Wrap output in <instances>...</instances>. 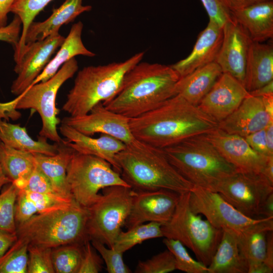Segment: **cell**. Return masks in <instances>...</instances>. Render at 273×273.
I'll use <instances>...</instances> for the list:
<instances>
[{
    "instance_id": "6da1fadb",
    "label": "cell",
    "mask_w": 273,
    "mask_h": 273,
    "mask_svg": "<svg viewBox=\"0 0 273 273\" xmlns=\"http://www.w3.org/2000/svg\"><path fill=\"white\" fill-rule=\"evenodd\" d=\"M218 123L176 95L153 109L129 119L134 138L151 146L163 149L193 136L206 134Z\"/></svg>"
},
{
    "instance_id": "7a4b0ae2",
    "label": "cell",
    "mask_w": 273,
    "mask_h": 273,
    "mask_svg": "<svg viewBox=\"0 0 273 273\" xmlns=\"http://www.w3.org/2000/svg\"><path fill=\"white\" fill-rule=\"evenodd\" d=\"M179 78L171 66L140 62L125 74L117 95L103 104L129 118L136 117L175 96Z\"/></svg>"
},
{
    "instance_id": "3957f363",
    "label": "cell",
    "mask_w": 273,
    "mask_h": 273,
    "mask_svg": "<svg viewBox=\"0 0 273 273\" xmlns=\"http://www.w3.org/2000/svg\"><path fill=\"white\" fill-rule=\"evenodd\" d=\"M123 179L134 191L166 189L179 194L194 185L172 165L162 149L135 139L116 156Z\"/></svg>"
},
{
    "instance_id": "277c9868",
    "label": "cell",
    "mask_w": 273,
    "mask_h": 273,
    "mask_svg": "<svg viewBox=\"0 0 273 273\" xmlns=\"http://www.w3.org/2000/svg\"><path fill=\"white\" fill-rule=\"evenodd\" d=\"M162 149L172 165L194 186L214 191L220 183L238 171L205 134Z\"/></svg>"
},
{
    "instance_id": "5b68a950",
    "label": "cell",
    "mask_w": 273,
    "mask_h": 273,
    "mask_svg": "<svg viewBox=\"0 0 273 273\" xmlns=\"http://www.w3.org/2000/svg\"><path fill=\"white\" fill-rule=\"evenodd\" d=\"M140 52L118 63L85 67L77 73L62 109L71 116L87 114L97 104L112 100L120 90L125 74L140 62Z\"/></svg>"
},
{
    "instance_id": "8992f818",
    "label": "cell",
    "mask_w": 273,
    "mask_h": 273,
    "mask_svg": "<svg viewBox=\"0 0 273 273\" xmlns=\"http://www.w3.org/2000/svg\"><path fill=\"white\" fill-rule=\"evenodd\" d=\"M88 210L76 201L70 206L38 213L17 226L18 238L29 244L53 248L70 244H83L87 234Z\"/></svg>"
},
{
    "instance_id": "52a82bcc",
    "label": "cell",
    "mask_w": 273,
    "mask_h": 273,
    "mask_svg": "<svg viewBox=\"0 0 273 273\" xmlns=\"http://www.w3.org/2000/svg\"><path fill=\"white\" fill-rule=\"evenodd\" d=\"M190 192L180 194L170 219L161 225L163 237L177 240L189 248L197 259L208 266L221 240L223 231L213 226L189 204Z\"/></svg>"
},
{
    "instance_id": "ba28073f",
    "label": "cell",
    "mask_w": 273,
    "mask_h": 273,
    "mask_svg": "<svg viewBox=\"0 0 273 273\" xmlns=\"http://www.w3.org/2000/svg\"><path fill=\"white\" fill-rule=\"evenodd\" d=\"M66 175L73 198L86 208L98 200L101 190L113 186L130 187L107 161L75 151L67 165Z\"/></svg>"
},
{
    "instance_id": "9c48e42d",
    "label": "cell",
    "mask_w": 273,
    "mask_h": 273,
    "mask_svg": "<svg viewBox=\"0 0 273 273\" xmlns=\"http://www.w3.org/2000/svg\"><path fill=\"white\" fill-rule=\"evenodd\" d=\"M98 200L87 208L89 240L113 248L131 210L134 191L129 187L105 188Z\"/></svg>"
},
{
    "instance_id": "30bf717a",
    "label": "cell",
    "mask_w": 273,
    "mask_h": 273,
    "mask_svg": "<svg viewBox=\"0 0 273 273\" xmlns=\"http://www.w3.org/2000/svg\"><path fill=\"white\" fill-rule=\"evenodd\" d=\"M78 68L77 62L73 58L64 63L49 79L30 86L17 96L16 109H31L39 114L42 122L39 133L40 138L57 143L63 141L57 130L60 120L57 117L59 111L56 106V96L60 87L73 76Z\"/></svg>"
},
{
    "instance_id": "8fae6325",
    "label": "cell",
    "mask_w": 273,
    "mask_h": 273,
    "mask_svg": "<svg viewBox=\"0 0 273 273\" xmlns=\"http://www.w3.org/2000/svg\"><path fill=\"white\" fill-rule=\"evenodd\" d=\"M192 210L204 215L215 228L240 235L258 230L273 231V217H249L236 209L214 191L194 186L190 192Z\"/></svg>"
},
{
    "instance_id": "7c38bea8",
    "label": "cell",
    "mask_w": 273,
    "mask_h": 273,
    "mask_svg": "<svg viewBox=\"0 0 273 273\" xmlns=\"http://www.w3.org/2000/svg\"><path fill=\"white\" fill-rule=\"evenodd\" d=\"M214 191L244 215L255 218L273 183L263 174L238 171L220 183Z\"/></svg>"
},
{
    "instance_id": "4fadbf2b",
    "label": "cell",
    "mask_w": 273,
    "mask_h": 273,
    "mask_svg": "<svg viewBox=\"0 0 273 273\" xmlns=\"http://www.w3.org/2000/svg\"><path fill=\"white\" fill-rule=\"evenodd\" d=\"M129 118L106 108L102 103L95 105L86 114L65 117L61 123L80 132L93 135L101 133L113 136L128 145L135 139L131 133Z\"/></svg>"
},
{
    "instance_id": "5bb4252c",
    "label": "cell",
    "mask_w": 273,
    "mask_h": 273,
    "mask_svg": "<svg viewBox=\"0 0 273 273\" xmlns=\"http://www.w3.org/2000/svg\"><path fill=\"white\" fill-rule=\"evenodd\" d=\"M179 196L166 189L134 191L130 212L124 225L128 230L145 222L167 223L174 212Z\"/></svg>"
},
{
    "instance_id": "9a60e30c",
    "label": "cell",
    "mask_w": 273,
    "mask_h": 273,
    "mask_svg": "<svg viewBox=\"0 0 273 273\" xmlns=\"http://www.w3.org/2000/svg\"><path fill=\"white\" fill-rule=\"evenodd\" d=\"M64 39V36L59 32H56L43 39L26 44L22 58L16 63L14 69L17 77L11 87L13 94L18 96L32 84Z\"/></svg>"
},
{
    "instance_id": "2e32d148",
    "label": "cell",
    "mask_w": 273,
    "mask_h": 273,
    "mask_svg": "<svg viewBox=\"0 0 273 273\" xmlns=\"http://www.w3.org/2000/svg\"><path fill=\"white\" fill-rule=\"evenodd\" d=\"M220 155L238 171L263 174L269 158L253 150L244 137L218 127L205 134Z\"/></svg>"
},
{
    "instance_id": "e0dca14e",
    "label": "cell",
    "mask_w": 273,
    "mask_h": 273,
    "mask_svg": "<svg viewBox=\"0 0 273 273\" xmlns=\"http://www.w3.org/2000/svg\"><path fill=\"white\" fill-rule=\"evenodd\" d=\"M223 39L215 61L226 73L244 85L247 60L251 40L247 31L232 20L222 27Z\"/></svg>"
},
{
    "instance_id": "ac0fdd59",
    "label": "cell",
    "mask_w": 273,
    "mask_h": 273,
    "mask_svg": "<svg viewBox=\"0 0 273 273\" xmlns=\"http://www.w3.org/2000/svg\"><path fill=\"white\" fill-rule=\"evenodd\" d=\"M249 95L239 80L222 73L197 106L218 123L232 114Z\"/></svg>"
},
{
    "instance_id": "d6986e66",
    "label": "cell",
    "mask_w": 273,
    "mask_h": 273,
    "mask_svg": "<svg viewBox=\"0 0 273 273\" xmlns=\"http://www.w3.org/2000/svg\"><path fill=\"white\" fill-rule=\"evenodd\" d=\"M272 121L273 116L265 109L261 97L249 95L217 127L228 133L245 137L265 128Z\"/></svg>"
},
{
    "instance_id": "ffe728a7",
    "label": "cell",
    "mask_w": 273,
    "mask_h": 273,
    "mask_svg": "<svg viewBox=\"0 0 273 273\" xmlns=\"http://www.w3.org/2000/svg\"><path fill=\"white\" fill-rule=\"evenodd\" d=\"M59 131L65 137V143L75 152L101 158L108 162L120 174L116 156L125 148L123 142L106 134H101L100 137L94 138L62 123Z\"/></svg>"
},
{
    "instance_id": "44dd1931",
    "label": "cell",
    "mask_w": 273,
    "mask_h": 273,
    "mask_svg": "<svg viewBox=\"0 0 273 273\" xmlns=\"http://www.w3.org/2000/svg\"><path fill=\"white\" fill-rule=\"evenodd\" d=\"M223 39L222 27L209 20L198 36L191 53L170 65L183 77L195 70L215 62Z\"/></svg>"
},
{
    "instance_id": "7402d4cb",
    "label": "cell",
    "mask_w": 273,
    "mask_h": 273,
    "mask_svg": "<svg viewBox=\"0 0 273 273\" xmlns=\"http://www.w3.org/2000/svg\"><path fill=\"white\" fill-rule=\"evenodd\" d=\"M231 12L232 18L248 33L253 41L263 42L273 37V0Z\"/></svg>"
},
{
    "instance_id": "603a6c76",
    "label": "cell",
    "mask_w": 273,
    "mask_h": 273,
    "mask_svg": "<svg viewBox=\"0 0 273 273\" xmlns=\"http://www.w3.org/2000/svg\"><path fill=\"white\" fill-rule=\"evenodd\" d=\"M92 8L90 6L82 5V0H65L58 8L53 10L46 20L31 23L27 31L25 46L59 32L63 25L73 21L81 14L90 11Z\"/></svg>"
},
{
    "instance_id": "cb8c5ba5",
    "label": "cell",
    "mask_w": 273,
    "mask_h": 273,
    "mask_svg": "<svg viewBox=\"0 0 273 273\" xmlns=\"http://www.w3.org/2000/svg\"><path fill=\"white\" fill-rule=\"evenodd\" d=\"M272 80V45L252 41L247 60L244 87L250 92Z\"/></svg>"
},
{
    "instance_id": "d4e9b609",
    "label": "cell",
    "mask_w": 273,
    "mask_h": 273,
    "mask_svg": "<svg viewBox=\"0 0 273 273\" xmlns=\"http://www.w3.org/2000/svg\"><path fill=\"white\" fill-rule=\"evenodd\" d=\"M222 73L216 62L200 67L179 79L175 86V95H178L197 106Z\"/></svg>"
},
{
    "instance_id": "484cf974",
    "label": "cell",
    "mask_w": 273,
    "mask_h": 273,
    "mask_svg": "<svg viewBox=\"0 0 273 273\" xmlns=\"http://www.w3.org/2000/svg\"><path fill=\"white\" fill-rule=\"evenodd\" d=\"M222 235L208 267V273H247L248 263L240 249L238 235L222 230Z\"/></svg>"
},
{
    "instance_id": "4316f807",
    "label": "cell",
    "mask_w": 273,
    "mask_h": 273,
    "mask_svg": "<svg viewBox=\"0 0 273 273\" xmlns=\"http://www.w3.org/2000/svg\"><path fill=\"white\" fill-rule=\"evenodd\" d=\"M74 151L63 140L58 143V152L54 155L34 153L37 164L49 179L54 190L68 198L73 197L67 180L66 169Z\"/></svg>"
},
{
    "instance_id": "83f0119b",
    "label": "cell",
    "mask_w": 273,
    "mask_h": 273,
    "mask_svg": "<svg viewBox=\"0 0 273 273\" xmlns=\"http://www.w3.org/2000/svg\"><path fill=\"white\" fill-rule=\"evenodd\" d=\"M83 25L81 21L74 23L69 33L60 46L55 57L51 59L42 71L31 85L44 82L53 76L64 63L78 55L94 57L96 54L84 46L81 39ZM30 85V86H31Z\"/></svg>"
},
{
    "instance_id": "f1b7e54d",
    "label": "cell",
    "mask_w": 273,
    "mask_h": 273,
    "mask_svg": "<svg viewBox=\"0 0 273 273\" xmlns=\"http://www.w3.org/2000/svg\"><path fill=\"white\" fill-rule=\"evenodd\" d=\"M46 139H32L26 129L18 124H12L0 119V141L4 144L19 150L54 155L58 152V143L51 144Z\"/></svg>"
},
{
    "instance_id": "f546056e",
    "label": "cell",
    "mask_w": 273,
    "mask_h": 273,
    "mask_svg": "<svg viewBox=\"0 0 273 273\" xmlns=\"http://www.w3.org/2000/svg\"><path fill=\"white\" fill-rule=\"evenodd\" d=\"M0 161L6 175L18 189L36 164L34 153L10 147L1 141Z\"/></svg>"
},
{
    "instance_id": "4dcf8cb0",
    "label": "cell",
    "mask_w": 273,
    "mask_h": 273,
    "mask_svg": "<svg viewBox=\"0 0 273 273\" xmlns=\"http://www.w3.org/2000/svg\"><path fill=\"white\" fill-rule=\"evenodd\" d=\"M53 0H15L10 8L12 12L18 16L22 25V34L17 44L14 47V58L16 63L21 59L25 46L27 29L35 17Z\"/></svg>"
},
{
    "instance_id": "1f68e13d",
    "label": "cell",
    "mask_w": 273,
    "mask_h": 273,
    "mask_svg": "<svg viewBox=\"0 0 273 273\" xmlns=\"http://www.w3.org/2000/svg\"><path fill=\"white\" fill-rule=\"evenodd\" d=\"M161 225L160 223L150 222L138 225L125 232L121 231L112 248L124 253L145 240L163 237Z\"/></svg>"
},
{
    "instance_id": "d6a6232c",
    "label": "cell",
    "mask_w": 273,
    "mask_h": 273,
    "mask_svg": "<svg viewBox=\"0 0 273 273\" xmlns=\"http://www.w3.org/2000/svg\"><path fill=\"white\" fill-rule=\"evenodd\" d=\"M84 244H70L52 248V258L55 272L78 273Z\"/></svg>"
},
{
    "instance_id": "836d02e7",
    "label": "cell",
    "mask_w": 273,
    "mask_h": 273,
    "mask_svg": "<svg viewBox=\"0 0 273 273\" xmlns=\"http://www.w3.org/2000/svg\"><path fill=\"white\" fill-rule=\"evenodd\" d=\"M268 232L265 230H258L238 235L240 249L248 265L263 262Z\"/></svg>"
},
{
    "instance_id": "e575fe53",
    "label": "cell",
    "mask_w": 273,
    "mask_h": 273,
    "mask_svg": "<svg viewBox=\"0 0 273 273\" xmlns=\"http://www.w3.org/2000/svg\"><path fill=\"white\" fill-rule=\"evenodd\" d=\"M28 242L17 240L0 258V273L27 272Z\"/></svg>"
},
{
    "instance_id": "d590c367",
    "label": "cell",
    "mask_w": 273,
    "mask_h": 273,
    "mask_svg": "<svg viewBox=\"0 0 273 273\" xmlns=\"http://www.w3.org/2000/svg\"><path fill=\"white\" fill-rule=\"evenodd\" d=\"M163 242L174 257L176 269L187 273H208L207 266L192 258L179 241L165 238Z\"/></svg>"
},
{
    "instance_id": "8d00e7d4",
    "label": "cell",
    "mask_w": 273,
    "mask_h": 273,
    "mask_svg": "<svg viewBox=\"0 0 273 273\" xmlns=\"http://www.w3.org/2000/svg\"><path fill=\"white\" fill-rule=\"evenodd\" d=\"M0 194V231L16 233L15 206L19 189L11 183Z\"/></svg>"
},
{
    "instance_id": "74e56055",
    "label": "cell",
    "mask_w": 273,
    "mask_h": 273,
    "mask_svg": "<svg viewBox=\"0 0 273 273\" xmlns=\"http://www.w3.org/2000/svg\"><path fill=\"white\" fill-rule=\"evenodd\" d=\"M52 248L29 244L28 273H54L52 258Z\"/></svg>"
},
{
    "instance_id": "f35d334b",
    "label": "cell",
    "mask_w": 273,
    "mask_h": 273,
    "mask_svg": "<svg viewBox=\"0 0 273 273\" xmlns=\"http://www.w3.org/2000/svg\"><path fill=\"white\" fill-rule=\"evenodd\" d=\"M176 269L174 257L166 249L145 261H139L135 269L136 273H167Z\"/></svg>"
},
{
    "instance_id": "ab89813d",
    "label": "cell",
    "mask_w": 273,
    "mask_h": 273,
    "mask_svg": "<svg viewBox=\"0 0 273 273\" xmlns=\"http://www.w3.org/2000/svg\"><path fill=\"white\" fill-rule=\"evenodd\" d=\"M24 191L35 204L38 213L67 208L75 201L73 198H68L58 195Z\"/></svg>"
},
{
    "instance_id": "60d3db41",
    "label": "cell",
    "mask_w": 273,
    "mask_h": 273,
    "mask_svg": "<svg viewBox=\"0 0 273 273\" xmlns=\"http://www.w3.org/2000/svg\"><path fill=\"white\" fill-rule=\"evenodd\" d=\"M90 242L101 255L109 273L131 272L123 260V253L114 248L107 247L105 245L96 240H90Z\"/></svg>"
},
{
    "instance_id": "b9f144b4",
    "label": "cell",
    "mask_w": 273,
    "mask_h": 273,
    "mask_svg": "<svg viewBox=\"0 0 273 273\" xmlns=\"http://www.w3.org/2000/svg\"><path fill=\"white\" fill-rule=\"evenodd\" d=\"M18 189L34 193L60 195L54 190L49 179L37 163L29 177Z\"/></svg>"
},
{
    "instance_id": "7bdbcfd3",
    "label": "cell",
    "mask_w": 273,
    "mask_h": 273,
    "mask_svg": "<svg viewBox=\"0 0 273 273\" xmlns=\"http://www.w3.org/2000/svg\"><path fill=\"white\" fill-rule=\"evenodd\" d=\"M36 213H38V210L34 203L27 196L25 191L19 189L15 206L16 227Z\"/></svg>"
},
{
    "instance_id": "ee69618b",
    "label": "cell",
    "mask_w": 273,
    "mask_h": 273,
    "mask_svg": "<svg viewBox=\"0 0 273 273\" xmlns=\"http://www.w3.org/2000/svg\"><path fill=\"white\" fill-rule=\"evenodd\" d=\"M204 7L209 20L220 27L232 20L230 10L222 0H200Z\"/></svg>"
},
{
    "instance_id": "f6af8a7d",
    "label": "cell",
    "mask_w": 273,
    "mask_h": 273,
    "mask_svg": "<svg viewBox=\"0 0 273 273\" xmlns=\"http://www.w3.org/2000/svg\"><path fill=\"white\" fill-rule=\"evenodd\" d=\"M103 261L96 253L90 241L83 245V255L78 273H98L102 270Z\"/></svg>"
},
{
    "instance_id": "bcb514c9",
    "label": "cell",
    "mask_w": 273,
    "mask_h": 273,
    "mask_svg": "<svg viewBox=\"0 0 273 273\" xmlns=\"http://www.w3.org/2000/svg\"><path fill=\"white\" fill-rule=\"evenodd\" d=\"M21 25L20 18L15 15L9 25L0 27V41H6L15 47L19 40Z\"/></svg>"
},
{
    "instance_id": "7dc6e473",
    "label": "cell",
    "mask_w": 273,
    "mask_h": 273,
    "mask_svg": "<svg viewBox=\"0 0 273 273\" xmlns=\"http://www.w3.org/2000/svg\"><path fill=\"white\" fill-rule=\"evenodd\" d=\"M244 138L250 147L258 153L266 156H273L267 146L265 128Z\"/></svg>"
},
{
    "instance_id": "c3c4849f",
    "label": "cell",
    "mask_w": 273,
    "mask_h": 273,
    "mask_svg": "<svg viewBox=\"0 0 273 273\" xmlns=\"http://www.w3.org/2000/svg\"><path fill=\"white\" fill-rule=\"evenodd\" d=\"M18 101V97L7 103H0V119L10 117L11 119H17L20 114L16 110L15 107Z\"/></svg>"
},
{
    "instance_id": "681fc988",
    "label": "cell",
    "mask_w": 273,
    "mask_h": 273,
    "mask_svg": "<svg viewBox=\"0 0 273 273\" xmlns=\"http://www.w3.org/2000/svg\"><path fill=\"white\" fill-rule=\"evenodd\" d=\"M16 233L0 231V258L17 240Z\"/></svg>"
},
{
    "instance_id": "f907efd6",
    "label": "cell",
    "mask_w": 273,
    "mask_h": 273,
    "mask_svg": "<svg viewBox=\"0 0 273 273\" xmlns=\"http://www.w3.org/2000/svg\"><path fill=\"white\" fill-rule=\"evenodd\" d=\"M228 9L232 11L241 9L251 5L271 0H222Z\"/></svg>"
},
{
    "instance_id": "816d5d0a",
    "label": "cell",
    "mask_w": 273,
    "mask_h": 273,
    "mask_svg": "<svg viewBox=\"0 0 273 273\" xmlns=\"http://www.w3.org/2000/svg\"><path fill=\"white\" fill-rule=\"evenodd\" d=\"M263 262L268 267L273 269V233L269 231L266 236V247L265 256Z\"/></svg>"
},
{
    "instance_id": "f5cc1de1",
    "label": "cell",
    "mask_w": 273,
    "mask_h": 273,
    "mask_svg": "<svg viewBox=\"0 0 273 273\" xmlns=\"http://www.w3.org/2000/svg\"><path fill=\"white\" fill-rule=\"evenodd\" d=\"M264 217H273V193L269 194L262 203L258 216Z\"/></svg>"
},
{
    "instance_id": "db71d44e",
    "label": "cell",
    "mask_w": 273,
    "mask_h": 273,
    "mask_svg": "<svg viewBox=\"0 0 273 273\" xmlns=\"http://www.w3.org/2000/svg\"><path fill=\"white\" fill-rule=\"evenodd\" d=\"M15 0H0V27L7 25L8 14Z\"/></svg>"
},
{
    "instance_id": "11a10c76",
    "label": "cell",
    "mask_w": 273,
    "mask_h": 273,
    "mask_svg": "<svg viewBox=\"0 0 273 273\" xmlns=\"http://www.w3.org/2000/svg\"><path fill=\"white\" fill-rule=\"evenodd\" d=\"M249 93L250 95L255 97L273 94V80Z\"/></svg>"
},
{
    "instance_id": "9f6ffc18",
    "label": "cell",
    "mask_w": 273,
    "mask_h": 273,
    "mask_svg": "<svg viewBox=\"0 0 273 273\" xmlns=\"http://www.w3.org/2000/svg\"><path fill=\"white\" fill-rule=\"evenodd\" d=\"M271 269L264 262L250 264L248 265L247 273H272Z\"/></svg>"
},
{
    "instance_id": "6f0895ef",
    "label": "cell",
    "mask_w": 273,
    "mask_h": 273,
    "mask_svg": "<svg viewBox=\"0 0 273 273\" xmlns=\"http://www.w3.org/2000/svg\"><path fill=\"white\" fill-rule=\"evenodd\" d=\"M267 146L270 153L273 155V121L265 128Z\"/></svg>"
},
{
    "instance_id": "680465c9",
    "label": "cell",
    "mask_w": 273,
    "mask_h": 273,
    "mask_svg": "<svg viewBox=\"0 0 273 273\" xmlns=\"http://www.w3.org/2000/svg\"><path fill=\"white\" fill-rule=\"evenodd\" d=\"M267 112L273 116V94L265 95L261 97Z\"/></svg>"
},
{
    "instance_id": "91938a15",
    "label": "cell",
    "mask_w": 273,
    "mask_h": 273,
    "mask_svg": "<svg viewBox=\"0 0 273 273\" xmlns=\"http://www.w3.org/2000/svg\"><path fill=\"white\" fill-rule=\"evenodd\" d=\"M263 174L271 183H273V157L269 158Z\"/></svg>"
},
{
    "instance_id": "94428289",
    "label": "cell",
    "mask_w": 273,
    "mask_h": 273,
    "mask_svg": "<svg viewBox=\"0 0 273 273\" xmlns=\"http://www.w3.org/2000/svg\"><path fill=\"white\" fill-rule=\"evenodd\" d=\"M11 183H12L11 180L4 173L0 161V191L3 187Z\"/></svg>"
}]
</instances>
